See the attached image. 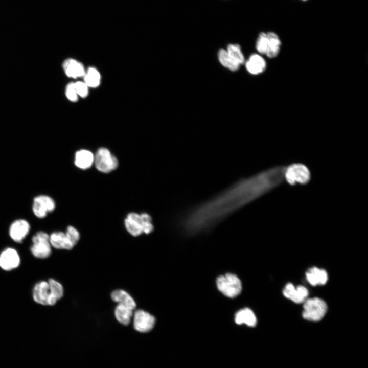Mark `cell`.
I'll use <instances>...</instances> for the list:
<instances>
[{
  "instance_id": "11",
  "label": "cell",
  "mask_w": 368,
  "mask_h": 368,
  "mask_svg": "<svg viewBox=\"0 0 368 368\" xmlns=\"http://www.w3.org/2000/svg\"><path fill=\"white\" fill-rule=\"evenodd\" d=\"M284 295L296 303H304L307 298L308 291L304 286L295 287L291 283L286 285L283 290Z\"/></svg>"
},
{
  "instance_id": "30",
  "label": "cell",
  "mask_w": 368,
  "mask_h": 368,
  "mask_svg": "<svg viewBox=\"0 0 368 368\" xmlns=\"http://www.w3.org/2000/svg\"><path fill=\"white\" fill-rule=\"evenodd\" d=\"M65 94L67 98L72 102L78 100V94L74 82L69 83L66 87Z\"/></svg>"
},
{
  "instance_id": "23",
  "label": "cell",
  "mask_w": 368,
  "mask_h": 368,
  "mask_svg": "<svg viewBox=\"0 0 368 368\" xmlns=\"http://www.w3.org/2000/svg\"><path fill=\"white\" fill-rule=\"evenodd\" d=\"M133 310L120 304L114 309V316L118 322L124 325L130 324L133 315Z\"/></svg>"
},
{
  "instance_id": "16",
  "label": "cell",
  "mask_w": 368,
  "mask_h": 368,
  "mask_svg": "<svg viewBox=\"0 0 368 368\" xmlns=\"http://www.w3.org/2000/svg\"><path fill=\"white\" fill-rule=\"evenodd\" d=\"M94 154L89 150L81 149L75 154V166L82 170L87 169L94 164Z\"/></svg>"
},
{
  "instance_id": "12",
  "label": "cell",
  "mask_w": 368,
  "mask_h": 368,
  "mask_svg": "<svg viewBox=\"0 0 368 368\" xmlns=\"http://www.w3.org/2000/svg\"><path fill=\"white\" fill-rule=\"evenodd\" d=\"M49 296V284L48 281H40L34 285L32 290V297L35 303L48 306Z\"/></svg>"
},
{
  "instance_id": "1",
  "label": "cell",
  "mask_w": 368,
  "mask_h": 368,
  "mask_svg": "<svg viewBox=\"0 0 368 368\" xmlns=\"http://www.w3.org/2000/svg\"><path fill=\"white\" fill-rule=\"evenodd\" d=\"M285 167L277 166L242 179L190 210L181 224L190 234L209 229L238 210L278 187L284 180Z\"/></svg>"
},
{
  "instance_id": "10",
  "label": "cell",
  "mask_w": 368,
  "mask_h": 368,
  "mask_svg": "<svg viewBox=\"0 0 368 368\" xmlns=\"http://www.w3.org/2000/svg\"><path fill=\"white\" fill-rule=\"evenodd\" d=\"M30 228V224L27 220L24 219H18L10 224L9 235L13 241L20 243L29 234Z\"/></svg>"
},
{
  "instance_id": "29",
  "label": "cell",
  "mask_w": 368,
  "mask_h": 368,
  "mask_svg": "<svg viewBox=\"0 0 368 368\" xmlns=\"http://www.w3.org/2000/svg\"><path fill=\"white\" fill-rule=\"evenodd\" d=\"M65 234L68 239L74 246L77 243L80 237L78 231L71 225L67 227Z\"/></svg>"
},
{
  "instance_id": "2",
  "label": "cell",
  "mask_w": 368,
  "mask_h": 368,
  "mask_svg": "<svg viewBox=\"0 0 368 368\" xmlns=\"http://www.w3.org/2000/svg\"><path fill=\"white\" fill-rule=\"evenodd\" d=\"M284 177V180L291 185H304L310 181L311 173L305 165L295 163L285 167Z\"/></svg>"
},
{
  "instance_id": "19",
  "label": "cell",
  "mask_w": 368,
  "mask_h": 368,
  "mask_svg": "<svg viewBox=\"0 0 368 368\" xmlns=\"http://www.w3.org/2000/svg\"><path fill=\"white\" fill-rule=\"evenodd\" d=\"M110 296L112 300L118 304H122L132 310H134L136 308L135 301L125 290L123 289L115 290L111 292Z\"/></svg>"
},
{
  "instance_id": "4",
  "label": "cell",
  "mask_w": 368,
  "mask_h": 368,
  "mask_svg": "<svg viewBox=\"0 0 368 368\" xmlns=\"http://www.w3.org/2000/svg\"><path fill=\"white\" fill-rule=\"evenodd\" d=\"M30 251L38 259H46L52 254V246L50 243L49 235L43 231H38L32 237Z\"/></svg>"
},
{
  "instance_id": "31",
  "label": "cell",
  "mask_w": 368,
  "mask_h": 368,
  "mask_svg": "<svg viewBox=\"0 0 368 368\" xmlns=\"http://www.w3.org/2000/svg\"><path fill=\"white\" fill-rule=\"evenodd\" d=\"M76 89L78 96L82 98L86 97L88 95V86L84 82L78 81L75 83Z\"/></svg>"
},
{
  "instance_id": "3",
  "label": "cell",
  "mask_w": 368,
  "mask_h": 368,
  "mask_svg": "<svg viewBox=\"0 0 368 368\" xmlns=\"http://www.w3.org/2000/svg\"><path fill=\"white\" fill-rule=\"evenodd\" d=\"M303 303V316L305 319L318 321L321 320L326 313L327 304L320 298H307Z\"/></svg>"
},
{
  "instance_id": "24",
  "label": "cell",
  "mask_w": 368,
  "mask_h": 368,
  "mask_svg": "<svg viewBox=\"0 0 368 368\" xmlns=\"http://www.w3.org/2000/svg\"><path fill=\"white\" fill-rule=\"evenodd\" d=\"M217 56L219 62L225 68L233 72L237 71L239 68L240 65L229 57L226 49H220L218 51Z\"/></svg>"
},
{
  "instance_id": "27",
  "label": "cell",
  "mask_w": 368,
  "mask_h": 368,
  "mask_svg": "<svg viewBox=\"0 0 368 368\" xmlns=\"http://www.w3.org/2000/svg\"><path fill=\"white\" fill-rule=\"evenodd\" d=\"M141 223L143 233L148 234L151 233L154 227L152 223L151 217L147 213H144L140 214Z\"/></svg>"
},
{
  "instance_id": "14",
  "label": "cell",
  "mask_w": 368,
  "mask_h": 368,
  "mask_svg": "<svg viewBox=\"0 0 368 368\" xmlns=\"http://www.w3.org/2000/svg\"><path fill=\"white\" fill-rule=\"evenodd\" d=\"M50 243L52 247L57 249L71 250L74 245L68 239L65 232L56 231L49 235Z\"/></svg>"
},
{
  "instance_id": "13",
  "label": "cell",
  "mask_w": 368,
  "mask_h": 368,
  "mask_svg": "<svg viewBox=\"0 0 368 368\" xmlns=\"http://www.w3.org/2000/svg\"><path fill=\"white\" fill-rule=\"evenodd\" d=\"M246 70L252 75H258L266 69V63L265 59L259 54L251 55L245 62Z\"/></svg>"
},
{
  "instance_id": "26",
  "label": "cell",
  "mask_w": 368,
  "mask_h": 368,
  "mask_svg": "<svg viewBox=\"0 0 368 368\" xmlns=\"http://www.w3.org/2000/svg\"><path fill=\"white\" fill-rule=\"evenodd\" d=\"M84 76V82L88 87H96L99 85L101 76L96 68L89 67Z\"/></svg>"
},
{
  "instance_id": "15",
  "label": "cell",
  "mask_w": 368,
  "mask_h": 368,
  "mask_svg": "<svg viewBox=\"0 0 368 368\" xmlns=\"http://www.w3.org/2000/svg\"><path fill=\"white\" fill-rule=\"evenodd\" d=\"M124 224L127 232L134 237L143 234L140 214L131 212L129 213L125 220Z\"/></svg>"
},
{
  "instance_id": "22",
  "label": "cell",
  "mask_w": 368,
  "mask_h": 368,
  "mask_svg": "<svg viewBox=\"0 0 368 368\" xmlns=\"http://www.w3.org/2000/svg\"><path fill=\"white\" fill-rule=\"evenodd\" d=\"M235 321L238 325L245 324L254 327L257 324V318L253 311L249 308L242 309L237 312Z\"/></svg>"
},
{
  "instance_id": "20",
  "label": "cell",
  "mask_w": 368,
  "mask_h": 368,
  "mask_svg": "<svg viewBox=\"0 0 368 368\" xmlns=\"http://www.w3.org/2000/svg\"><path fill=\"white\" fill-rule=\"evenodd\" d=\"M63 67L66 75L69 77L76 78L84 76L85 74L83 65L73 59L66 60L63 64Z\"/></svg>"
},
{
  "instance_id": "28",
  "label": "cell",
  "mask_w": 368,
  "mask_h": 368,
  "mask_svg": "<svg viewBox=\"0 0 368 368\" xmlns=\"http://www.w3.org/2000/svg\"><path fill=\"white\" fill-rule=\"evenodd\" d=\"M267 46L266 33L261 32L257 38L256 43L257 51L261 54H266Z\"/></svg>"
},
{
  "instance_id": "8",
  "label": "cell",
  "mask_w": 368,
  "mask_h": 368,
  "mask_svg": "<svg viewBox=\"0 0 368 368\" xmlns=\"http://www.w3.org/2000/svg\"><path fill=\"white\" fill-rule=\"evenodd\" d=\"M133 325L135 330L141 333L150 331L155 324V318L149 312L142 310H135L133 315Z\"/></svg>"
},
{
  "instance_id": "17",
  "label": "cell",
  "mask_w": 368,
  "mask_h": 368,
  "mask_svg": "<svg viewBox=\"0 0 368 368\" xmlns=\"http://www.w3.org/2000/svg\"><path fill=\"white\" fill-rule=\"evenodd\" d=\"M48 282L49 284L48 306H52L55 305L57 301L63 297L64 289L62 285L54 279L50 278Z\"/></svg>"
},
{
  "instance_id": "18",
  "label": "cell",
  "mask_w": 368,
  "mask_h": 368,
  "mask_svg": "<svg viewBox=\"0 0 368 368\" xmlns=\"http://www.w3.org/2000/svg\"><path fill=\"white\" fill-rule=\"evenodd\" d=\"M306 276L308 282L312 286L323 285L328 280L327 272L324 269L315 267L308 269Z\"/></svg>"
},
{
  "instance_id": "5",
  "label": "cell",
  "mask_w": 368,
  "mask_h": 368,
  "mask_svg": "<svg viewBox=\"0 0 368 368\" xmlns=\"http://www.w3.org/2000/svg\"><path fill=\"white\" fill-rule=\"evenodd\" d=\"M94 164L99 171L107 173L118 168L119 162L107 148L101 147L94 155Z\"/></svg>"
},
{
  "instance_id": "6",
  "label": "cell",
  "mask_w": 368,
  "mask_h": 368,
  "mask_svg": "<svg viewBox=\"0 0 368 368\" xmlns=\"http://www.w3.org/2000/svg\"><path fill=\"white\" fill-rule=\"evenodd\" d=\"M218 290L228 297L237 296L241 291L242 285L240 279L236 275L227 273L219 277L216 281Z\"/></svg>"
},
{
  "instance_id": "9",
  "label": "cell",
  "mask_w": 368,
  "mask_h": 368,
  "mask_svg": "<svg viewBox=\"0 0 368 368\" xmlns=\"http://www.w3.org/2000/svg\"><path fill=\"white\" fill-rule=\"evenodd\" d=\"M20 257L17 251L12 247H7L0 253V268L7 271L17 268L20 264Z\"/></svg>"
},
{
  "instance_id": "7",
  "label": "cell",
  "mask_w": 368,
  "mask_h": 368,
  "mask_svg": "<svg viewBox=\"0 0 368 368\" xmlns=\"http://www.w3.org/2000/svg\"><path fill=\"white\" fill-rule=\"evenodd\" d=\"M55 208V201L49 195L41 194L33 198L32 210L34 215L38 218H45L49 213L53 212Z\"/></svg>"
},
{
  "instance_id": "21",
  "label": "cell",
  "mask_w": 368,
  "mask_h": 368,
  "mask_svg": "<svg viewBox=\"0 0 368 368\" xmlns=\"http://www.w3.org/2000/svg\"><path fill=\"white\" fill-rule=\"evenodd\" d=\"M267 46L266 54L270 58L275 57L279 54L281 45V40L278 35L273 32L266 33Z\"/></svg>"
},
{
  "instance_id": "32",
  "label": "cell",
  "mask_w": 368,
  "mask_h": 368,
  "mask_svg": "<svg viewBox=\"0 0 368 368\" xmlns=\"http://www.w3.org/2000/svg\"><path fill=\"white\" fill-rule=\"evenodd\" d=\"M301 1H307V0H301Z\"/></svg>"
},
{
  "instance_id": "25",
  "label": "cell",
  "mask_w": 368,
  "mask_h": 368,
  "mask_svg": "<svg viewBox=\"0 0 368 368\" xmlns=\"http://www.w3.org/2000/svg\"><path fill=\"white\" fill-rule=\"evenodd\" d=\"M226 50L229 57L236 63L240 65L244 63L245 62L244 56L239 44H229L227 45Z\"/></svg>"
}]
</instances>
